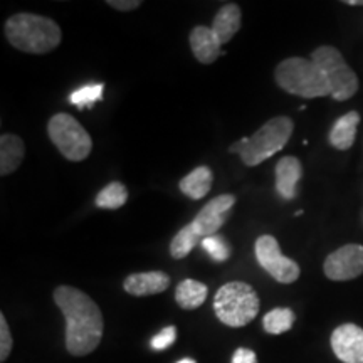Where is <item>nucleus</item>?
Returning a JSON list of instances; mask_svg holds the SVG:
<instances>
[{"label": "nucleus", "mask_w": 363, "mask_h": 363, "mask_svg": "<svg viewBox=\"0 0 363 363\" xmlns=\"http://www.w3.org/2000/svg\"><path fill=\"white\" fill-rule=\"evenodd\" d=\"M254 252H256V259L259 266L278 283L291 284L299 278V272H301L299 266L281 252L279 242L274 235L264 234L257 238Z\"/></svg>", "instance_id": "obj_8"}, {"label": "nucleus", "mask_w": 363, "mask_h": 363, "mask_svg": "<svg viewBox=\"0 0 363 363\" xmlns=\"http://www.w3.org/2000/svg\"><path fill=\"white\" fill-rule=\"evenodd\" d=\"M294 130V123L288 116H276L266 121L252 136L239 140L229 148V152H235L240 155L244 165L256 167L267 158L281 152L289 142Z\"/></svg>", "instance_id": "obj_3"}, {"label": "nucleus", "mask_w": 363, "mask_h": 363, "mask_svg": "<svg viewBox=\"0 0 363 363\" xmlns=\"http://www.w3.org/2000/svg\"><path fill=\"white\" fill-rule=\"evenodd\" d=\"M294 311L291 308H274L262 318V328L269 335H281L293 328Z\"/></svg>", "instance_id": "obj_20"}, {"label": "nucleus", "mask_w": 363, "mask_h": 363, "mask_svg": "<svg viewBox=\"0 0 363 363\" xmlns=\"http://www.w3.org/2000/svg\"><path fill=\"white\" fill-rule=\"evenodd\" d=\"M13 347V340H12V333L11 328H9L6 315L0 313V362H6L9 355H11Z\"/></svg>", "instance_id": "obj_25"}, {"label": "nucleus", "mask_w": 363, "mask_h": 363, "mask_svg": "<svg viewBox=\"0 0 363 363\" xmlns=\"http://www.w3.org/2000/svg\"><path fill=\"white\" fill-rule=\"evenodd\" d=\"M48 135L61 155L71 162H83L93 150V140L83 125L67 113H57L48 123Z\"/></svg>", "instance_id": "obj_6"}, {"label": "nucleus", "mask_w": 363, "mask_h": 363, "mask_svg": "<svg viewBox=\"0 0 363 363\" xmlns=\"http://www.w3.org/2000/svg\"><path fill=\"white\" fill-rule=\"evenodd\" d=\"M207 286L197 279H184L175 289V301L182 310H197L206 303Z\"/></svg>", "instance_id": "obj_19"}, {"label": "nucleus", "mask_w": 363, "mask_h": 363, "mask_svg": "<svg viewBox=\"0 0 363 363\" xmlns=\"http://www.w3.org/2000/svg\"><path fill=\"white\" fill-rule=\"evenodd\" d=\"M326 278L331 281H350L363 274V246L347 244L326 257L323 264Z\"/></svg>", "instance_id": "obj_10"}, {"label": "nucleus", "mask_w": 363, "mask_h": 363, "mask_svg": "<svg viewBox=\"0 0 363 363\" xmlns=\"http://www.w3.org/2000/svg\"><path fill=\"white\" fill-rule=\"evenodd\" d=\"M54 303L66 318V350L72 357L93 353L101 343L104 321L94 299L72 286H57Z\"/></svg>", "instance_id": "obj_1"}, {"label": "nucleus", "mask_w": 363, "mask_h": 363, "mask_svg": "<svg viewBox=\"0 0 363 363\" xmlns=\"http://www.w3.org/2000/svg\"><path fill=\"white\" fill-rule=\"evenodd\" d=\"M331 350L343 363H363V328L353 323L338 326L331 333Z\"/></svg>", "instance_id": "obj_11"}, {"label": "nucleus", "mask_w": 363, "mask_h": 363, "mask_svg": "<svg viewBox=\"0 0 363 363\" xmlns=\"http://www.w3.org/2000/svg\"><path fill=\"white\" fill-rule=\"evenodd\" d=\"M103 91L104 84H86L71 94V104L78 106L79 110L93 108L103 98Z\"/></svg>", "instance_id": "obj_23"}, {"label": "nucleus", "mask_w": 363, "mask_h": 363, "mask_svg": "<svg viewBox=\"0 0 363 363\" xmlns=\"http://www.w3.org/2000/svg\"><path fill=\"white\" fill-rule=\"evenodd\" d=\"M128 201V190L121 182H111L96 195V206L106 211H116Z\"/></svg>", "instance_id": "obj_21"}, {"label": "nucleus", "mask_w": 363, "mask_h": 363, "mask_svg": "<svg viewBox=\"0 0 363 363\" xmlns=\"http://www.w3.org/2000/svg\"><path fill=\"white\" fill-rule=\"evenodd\" d=\"M311 61L325 72L331 86V98L337 101L350 99L358 91L355 71L347 65L338 49L331 45H320L311 54Z\"/></svg>", "instance_id": "obj_7"}, {"label": "nucleus", "mask_w": 363, "mask_h": 363, "mask_svg": "<svg viewBox=\"0 0 363 363\" xmlns=\"http://www.w3.org/2000/svg\"><path fill=\"white\" fill-rule=\"evenodd\" d=\"M348 6H363V0H347Z\"/></svg>", "instance_id": "obj_29"}, {"label": "nucleus", "mask_w": 363, "mask_h": 363, "mask_svg": "<svg viewBox=\"0 0 363 363\" xmlns=\"http://www.w3.org/2000/svg\"><path fill=\"white\" fill-rule=\"evenodd\" d=\"M240 24H242V12L238 4H225L219 9L217 16L212 22V33L219 39V43L224 45L239 33Z\"/></svg>", "instance_id": "obj_15"}, {"label": "nucleus", "mask_w": 363, "mask_h": 363, "mask_svg": "<svg viewBox=\"0 0 363 363\" xmlns=\"http://www.w3.org/2000/svg\"><path fill=\"white\" fill-rule=\"evenodd\" d=\"M170 286L169 274L163 271H148V272H135L125 279L123 288L131 296H152V294H160L167 291Z\"/></svg>", "instance_id": "obj_12"}, {"label": "nucleus", "mask_w": 363, "mask_h": 363, "mask_svg": "<svg viewBox=\"0 0 363 363\" xmlns=\"http://www.w3.org/2000/svg\"><path fill=\"white\" fill-rule=\"evenodd\" d=\"M259 296L251 284L230 281L217 289L214 311L217 320L230 328H242L254 321L259 313Z\"/></svg>", "instance_id": "obj_5"}, {"label": "nucleus", "mask_w": 363, "mask_h": 363, "mask_svg": "<svg viewBox=\"0 0 363 363\" xmlns=\"http://www.w3.org/2000/svg\"><path fill=\"white\" fill-rule=\"evenodd\" d=\"M201 242V239L197 238L194 233V229L189 224L182 227L179 233L175 234V238L170 242V254L174 259H184L190 252L194 251L195 246Z\"/></svg>", "instance_id": "obj_22"}, {"label": "nucleus", "mask_w": 363, "mask_h": 363, "mask_svg": "<svg viewBox=\"0 0 363 363\" xmlns=\"http://www.w3.org/2000/svg\"><path fill=\"white\" fill-rule=\"evenodd\" d=\"M108 6L115 9V11H120V12H130V11H135V9H138L142 6V2L140 0H108Z\"/></svg>", "instance_id": "obj_27"}, {"label": "nucleus", "mask_w": 363, "mask_h": 363, "mask_svg": "<svg viewBox=\"0 0 363 363\" xmlns=\"http://www.w3.org/2000/svg\"><path fill=\"white\" fill-rule=\"evenodd\" d=\"M233 363H257V357H256V353H254L252 350H249V348L240 347L234 352Z\"/></svg>", "instance_id": "obj_28"}, {"label": "nucleus", "mask_w": 363, "mask_h": 363, "mask_svg": "<svg viewBox=\"0 0 363 363\" xmlns=\"http://www.w3.org/2000/svg\"><path fill=\"white\" fill-rule=\"evenodd\" d=\"M4 29L13 48L29 54L52 52L62 40V33L56 22L38 13H16L7 19Z\"/></svg>", "instance_id": "obj_2"}, {"label": "nucleus", "mask_w": 363, "mask_h": 363, "mask_svg": "<svg viewBox=\"0 0 363 363\" xmlns=\"http://www.w3.org/2000/svg\"><path fill=\"white\" fill-rule=\"evenodd\" d=\"M303 177L301 162L296 157H283L276 165V192L284 201H291L296 195L298 182Z\"/></svg>", "instance_id": "obj_14"}, {"label": "nucleus", "mask_w": 363, "mask_h": 363, "mask_svg": "<svg viewBox=\"0 0 363 363\" xmlns=\"http://www.w3.org/2000/svg\"><path fill=\"white\" fill-rule=\"evenodd\" d=\"M177 363H197L194 360V358H182V360H179Z\"/></svg>", "instance_id": "obj_30"}, {"label": "nucleus", "mask_w": 363, "mask_h": 363, "mask_svg": "<svg viewBox=\"0 0 363 363\" xmlns=\"http://www.w3.org/2000/svg\"><path fill=\"white\" fill-rule=\"evenodd\" d=\"M189 40L192 54L202 65H214L220 54H225L220 51L222 44L219 43V39L212 33V29H208L206 26L194 27L189 35Z\"/></svg>", "instance_id": "obj_13"}, {"label": "nucleus", "mask_w": 363, "mask_h": 363, "mask_svg": "<svg viewBox=\"0 0 363 363\" xmlns=\"http://www.w3.org/2000/svg\"><path fill=\"white\" fill-rule=\"evenodd\" d=\"M235 206V197L233 194H222L217 197L208 201L201 208L197 216L194 217L192 222H189V225L192 227L195 235L201 239V242L206 238L216 235L217 230L224 225L225 214Z\"/></svg>", "instance_id": "obj_9"}, {"label": "nucleus", "mask_w": 363, "mask_h": 363, "mask_svg": "<svg viewBox=\"0 0 363 363\" xmlns=\"http://www.w3.org/2000/svg\"><path fill=\"white\" fill-rule=\"evenodd\" d=\"M24 155L26 147L22 138L12 133L0 136V175L7 177L19 169Z\"/></svg>", "instance_id": "obj_16"}, {"label": "nucleus", "mask_w": 363, "mask_h": 363, "mask_svg": "<svg viewBox=\"0 0 363 363\" xmlns=\"http://www.w3.org/2000/svg\"><path fill=\"white\" fill-rule=\"evenodd\" d=\"M360 123V115L357 111H350L335 121L330 131V143L337 150H348L355 143L357 128Z\"/></svg>", "instance_id": "obj_18"}, {"label": "nucleus", "mask_w": 363, "mask_h": 363, "mask_svg": "<svg viewBox=\"0 0 363 363\" xmlns=\"http://www.w3.org/2000/svg\"><path fill=\"white\" fill-rule=\"evenodd\" d=\"M202 247L216 262H224L230 257V247L220 235H211L202 240Z\"/></svg>", "instance_id": "obj_24"}, {"label": "nucleus", "mask_w": 363, "mask_h": 363, "mask_svg": "<svg viewBox=\"0 0 363 363\" xmlns=\"http://www.w3.org/2000/svg\"><path fill=\"white\" fill-rule=\"evenodd\" d=\"M212 182H214L212 170L208 167H197V169H194L180 180L179 187L182 194L187 195L189 199L199 201V199H203L211 192Z\"/></svg>", "instance_id": "obj_17"}, {"label": "nucleus", "mask_w": 363, "mask_h": 363, "mask_svg": "<svg viewBox=\"0 0 363 363\" xmlns=\"http://www.w3.org/2000/svg\"><path fill=\"white\" fill-rule=\"evenodd\" d=\"M274 79L286 93L301 98L331 96L330 81L311 59L288 57L274 71Z\"/></svg>", "instance_id": "obj_4"}, {"label": "nucleus", "mask_w": 363, "mask_h": 363, "mask_svg": "<svg viewBox=\"0 0 363 363\" xmlns=\"http://www.w3.org/2000/svg\"><path fill=\"white\" fill-rule=\"evenodd\" d=\"M175 340H177V328L175 326H167V328H163L160 333L152 338V348L157 352H163L167 350V348H170L172 345L175 343Z\"/></svg>", "instance_id": "obj_26"}]
</instances>
